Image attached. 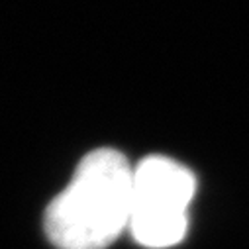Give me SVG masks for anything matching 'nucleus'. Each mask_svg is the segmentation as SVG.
Wrapping results in <instances>:
<instances>
[{"instance_id":"nucleus-2","label":"nucleus","mask_w":249,"mask_h":249,"mask_svg":"<svg viewBox=\"0 0 249 249\" xmlns=\"http://www.w3.org/2000/svg\"><path fill=\"white\" fill-rule=\"evenodd\" d=\"M195 195V177L169 157H147L134 169L130 230L138 243L163 249L186 233V206Z\"/></svg>"},{"instance_id":"nucleus-1","label":"nucleus","mask_w":249,"mask_h":249,"mask_svg":"<svg viewBox=\"0 0 249 249\" xmlns=\"http://www.w3.org/2000/svg\"><path fill=\"white\" fill-rule=\"evenodd\" d=\"M134 169L116 149H96L49 204L45 230L59 249H106L130 226Z\"/></svg>"}]
</instances>
